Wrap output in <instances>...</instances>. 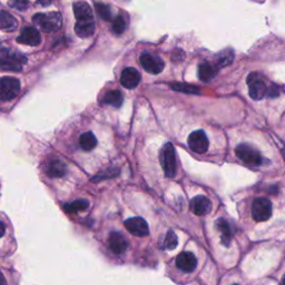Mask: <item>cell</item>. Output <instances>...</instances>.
Returning a JSON list of instances; mask_svg holds the SVG:
<instances>
[{"label":"cell","instance_id":"1","mask_svg":"<svg viewBox=\"0 0 285 285\" xmlns=\"http://www.w3.org/2000/svg\"><path fill=\"white\" fill-rule=\"evenodd\" d=\"M27 63V58L4 45H0V69L9 71H21Z\"/></svg>","mask_w":285,"mask_h":285},{"label":"cell","instance_id":"2","mask_svg":"<svg viewBox=\"0 0 285 285\" xmlns=\"http://www.w3.org/2000/svg\"><path fill=\"white\" fill-rule=\"evenodd\" d=\"M32 21L36 25L40 27L42 30L46 32H53L57 31L62 28L63 26V17L60 12L53 11V12H47V14H36L32 17Z\"/></svg>","mask_w":285,"mask_h":285},{"label":"cell","instance_id":"3","mask_svg":"<svg viewBox=\"0 0 285 285\" xmlns=\"http://www.w3.org/2000/svg\"><path fill=\"white\" fill-rule=\"evenodd\" d=\"M159 160L167 177H174L176 174V154L172 142H167L160 151Z\"/></svg>","mask_w":285,"mask_h":285},{"label":"cell","instance_id":"4","mask_svg":"<svg viewBox=\"0 0 285 285\" xmlns=\"http://www.w3.org/2000/svg\"><path fill=\"white\" fill-rule=\"evenodd\" d=\"M249 94L252 99L261 100L268 93V84L263 77L257 73H252L248 77Z\"/></svg>","mask_w":285,"mask_h":285},{"label":"cell","instance_id":"5","mask_svg":"<svg viewBox=\"0 0 285 285\" xmlns=\"http://www.w3.org/2000/svg\"><path fill=\"white\" fill-rule=\"evenodd\" d=\"M235 153L236 156L246 165L260 166L263 163V158L260 152L249 144H239L236 147Z\"/></svg>","mask_w":285,"mask_h":285},{"label":"cell","instance_id":"6","mask_svg":"<svg viewBox=\"0 0 285 285\" xmlns=\"http://www.w3.org/2000/svg\"><path fill=\"white\" fill-rule=\"evenodd\" d=\"M21 90V82L12 77L0 78V101L14 99Z\"/></svg>","mask_w":285,"mask_h":285},{"label":"cell","instance_id":"7","mask_svg":"<svg viewBox=\"0 0 285 285\" xmlns=\"http://www.w3.org/2000/svg\"><path fill=\"white\" fill-rule=\"evenodd\" d=\"M272 215V204L268 198H256L252 205V216L256 222H264Z\"/></svg>","mask_w":285,"mask_h":285},{"label":"cell","instance_id":"8","mask_svg":"<svg viewBox=\"0 0 285 285\" xmlns=\"http://www.w3.org/2000/svg\"><path fill=\"white\" fill-rule=\"evenodd\" d=\"M140 64L147 73L157 75L164 69L165 64L160 57L155 56L150 53H144L140 55Z\"/></svg>","mask_w":285,"mask_h":285},{"label":"cell","instance_id":"9","mask_svg":"<svg viewBox=\"0 0 285 285\" xmlns=\"http://www.w3.org/2000/svg\"><path fill=\"white\" fill-rule=\"evenodd\" d=\"M187 144L194 153L197 154H203L209 150V138L203 131L193 132L187 139Z\"/></svg>","mask_w":285,"mask_h":285},{"label":"cell","instance_id":"10","mask_svg":"<svg viewBox=\"0 0 285 285\" xmlns=\"http://www.w3.org/2000/svg\"><path fill=\"white\" fill-rule=\"evenodd\" d=\"M124 224L127 231L135 236L142 237L150 234V228H148V224L146 223L145 219H142L141 217H133V218L126 219Z\"/></svg>","mask_w":285,"mask_h":285},{"label":"cell","instance_id":"11","mask_svg":"<svg viewBox=\"0 0 285 285\" xmlns=\"http://www.w3.org/2000/svg\"><path fill=\"white\" fill-rule=\"evenodd\" d=\"M17 42L19 44L27 45V46H38L42 43V36L36 28L26 27L17 37Z\"/></svg>","mask_w":285,"mask_h":285},{"label":"cell","instance_id":"12","mask_svg":"<svg viewBox=\"0 0 285 285\" xmlns=\"http://www.w3.org/2000/svg\"><path fill=\"white\" fill-rule=\"evenodd\" d=\"M108 246L113 253L120 255L127 250L128 242L119 232H112L108 237Z\"/></svg>","mask_w":285,"mask_h":285},{"label":"cell","instance_id":"13","mask_svg":"<svg viewBox=\"0 0 285 285\" xmlns=\"http://www.w3.org/2000/svg\"><path fill=\"white\" fill-rule=\"evenodd\" d=\"M176 265L177 268L185 272V273H191L197 267V260L195 255L191 252H183L176 257Z\"/></svg>","mask_w":285,"mask_h":285},{"label":"cell","instance_id":"14","mask_svg":"<svg viewBox=\"0 0 285 285\" xmlns=\"http://www.w3.org/2000/svg\"><path fill=\"white\" fill-rule=\"evenodd\" d=\"M140 82V75L137 69L133 67H127L121 71L120 84L127 89H133L138 86Z\"/></svg>","mask_w":285,"mask_h":285},{"label":"cell","instance_id":"15","mask_svg":"<svg viewBox=\"0 0 285 285\" xmlns=\"http://www.w3.org/2000/svg\"><path fill=\"white\" fill-rule=\"evenodd\" d=\"M191 210L194 214H196L198 216H203L209 214L212 210V203L209 197L204 195L195 196L191 200Z\"/></svg>","mask_w":285,"mask_h":285},{"label":"cell","instance_id":"16","mask_svg":"<svg viewBox=\"0 0 285 285\" xmlns=\"http://www.w3.org/2000/svg\"><path fill=\"white\" fill-rule=\"evenodd\" d=\"M45 172L49 177H63L67 173V166L60 159L51 158L45 165Z\"/></svg>","mask_w":285,"mask_h":285},{"label":"cell","instance_id":"17","mask_svg":"<svg viewBox=\"0 0 285 285\" xmlns=\"http://www.w3.org/2000/svg\"><path fill=\"white\" fill-rule=\"evenodd\" d=\"M95 22L94 18L89 19H80V21H77L75 25V31L76 35L82 38H87L94 35L95 32Z\"/></svg>","mask_w":285,"mask_h":285},{"label":"cell","instance_id":"18","mask_svg":"<svg viewBox=\"0 0 285 285\" xmlns=\"http://www.w3.org/2000/svg\"><path fill=\"white\" fill-rule=\"evenodd\" d=\"M216 229L217 231L221 233V239L222 243L229 248L231 241H232V230L229 222L224 218H219L216 221Z\"/></svg>","mask_w":285,"mask_h":285},{"label":"cell","instance_id":"19","mask_svg":"<svg viewBox=\"0 0 285 285\" xmlns=\"http://www.w3.org/2000/svg\"><path fill=\"white\" fill-rule=\"evenodd\" d=\"M18 26L17 19L10 15L9 12L5 10H0V30L3 31H14Z\"/></svg>","mask_w":285,"mask_h":285},{"label":"cell","instance_id":"20","mask_svg":"<svg viewBox=\"0 0 285 285\" xmlns=\"http://www.w3.org/2000/svg\"><path fill=\"white\" fill-rule=\"evenodd\" d=\"M74 14L77 21L80 19H89L93 17V10L86 2H76L74 4Z\"/></svg>","mask_w":285,"mask_h":285},{"label":"cell","instance_id":"21","mask_svg":"<svg viewBox=\"0 0 285 285\" xmlns=\"http://www.w3.org/2000/svg\"><path fill=\"white\" fill-rule=\"evenodd\" d=\"M123 101H124V97H123V94L119 90H109L103 98L104 104H107V105L113 107H120Z\"/></svg>","mask_w":285,"mask_h":285},{"label":"cell","instance_id":"22","mask_svg":"<svg viewBox=\"0 0 285 285\" xmlns=\"http://www.w3.org/2000/svg\"><path fill=\"white\" fill-rule=\"evenodd\" d=\"M216 71L214 69L211 64H200L198 66V77L199 79L204 83L211 82L215 77Z\"/></svg>","mask_w":285,"mask_h":285},{"label":"cell","instance_id":"23","mask_svg":"<svg viewBox=\"0 0 285 285\" xmlns=\"http://www.w3.org/2000/svg\"><path fill=\"white\" fill-rule=\"evenodd\" d=\"M79 145L84 151H92L97 146V139L92 132H86L80 135Z\"/></svg>","mask_w":285,"mask_h":285},{"label":"cell","instance_id":"24","mask_svg":"<svg viewBox=\"0 0 285 285\" xmlns=\"http://www.w3.org/2000/svg\"><path fill=\"white\" fill-rule=\"evenodd\" d=\"M88 206H89V202L87 199H77L75 202L65 204L64 210L65 212H67L69 214H74V213L85 211L86 209H88Z\"/></svg>","mask_w":285,"mask_h":285},{"label":"cell","instance_id":"25","mask_svg":"<svg viewBox=\"0 0 285 285\" xmlns=\"http://www.w3.org/2000/svg\"><path fill=\"white\" fill-rule=\"evenodd\" d=\"M172 89L176 90V92H180L184 94H191V95H195L199 93V88L191 85V84H182V83H173L171 84Z\"/></svg>","mask_w":285,"mask_h":285},{"label":"cell","instance_id":"26","mask_svg":"<svg viewBox=\"0 0 285 285\" xmlns=\"http://www.w3.org/2000/svg\"><path fill=\"white\" fill-rule=\"evenodd\" d=\"M95 8L97 10V12H98V15L100 16L101 19H104V21H111L112 19V9L111 7H109L108 5H105V4H101V3H97L95 5Z\"/></svg>","mask_w":285,"mask_h":285},{"label":"cell","instance_id":"27","mask_svg":"<svg viewBox=\"0 0 285 285\" xmlns=\"http://www.w3.org/2000/svg\"><path fill=\"white\" fill-rule=\"evenodd\" d=\"M126 27H127V23L125 21V18L123 17L121 15L117 16L114 19L112 28H113V31L115 32V34H117V35L123 34V32L125 31Z\"/></svg>","mask_w":285,"mask_h":285},{"label":"cell","instance_id":"28","mask_svg":"<svg viewBox=\"0 0 285 285\" xmlns=\"http://www.w3.org/2000/svg\"><path fill=\"white\" fill-rule=\"evenodd\" d=\"M178 244V238L176 236V234L171 230L167 232V235L165 237V242H164V248L167 250H174L176 249V246Z\"/></svg>","mask_w":285,"mask_h":285},{"label":"cell","instance_id":"29","mask_svg":"<svg viewBox=\"0 0 285 285\" xmlns=\"http://www.w3.org/2000/svg\"><path fill=\"white\" fill-rule=\"evenodd\" d=\"M216 60L219 66H226V65L231 64L233 60V51L230 49L222 51V53L217 56Z\"/></svg>","mask_w":285,"mask_h":285},{"label":"cell","instance_id":"30","mask_svg":"<svg viewBox=\"0 0 285 285\" xmlns=\"http://www.w3.org/2000/svg\"><path fill=\"white\" fill-rule=\"evenodd\" d=\"M8 5L17 10H26L28 8L29 2L28 0H8Z\"/></svg>","mask_w":285,"mask_h":285},{"label":"cell","instance_id":"31","mask_svg":"<svg viewBox=\"0 0 285 285\" xmlns=\"http://www.w3.org/2000/svg\"><path fill=\"white\" fill-rule=\"evenodd\" d=\"M116 175H118V171H108L106 172L104 175H97L96 177H94L93 180H101V179H106V178H111L116 176Z\"/></svg>","mask_w":285,"mask_h":285},{"label":"cell","instance_id":"32","mask_svg":"<svg viewBox=\"0 0 285 285\" xmlns=\"http://www.w3.org/2000/svg\"><path fill=\"white\" fill-rule=\"evenodd\" d=\"M267 94H271V96L272 97H276V96H278V90H277V86L276 85H272V87H271V89H269L268 88V93Z\"/></svg>","mask_w":285,"mask_h":285},{"label":"cell","instance_id":"33","mask_svg":"<svg viewBox=\"0 0 285 285\" xmlns=\"http://www.w3.org/2000/svg\"><path fill=\"white\" fill-rule=\"evenodd\" d=\"M38 4H40L42 6H49L54 0H36Z\"/></svg>","mask_w":285,"mask_h":285},{"label":"cell","instance_id":"34","mask_svg":"<svg viewBox=\"0 0 285 285\" xmlns=\"http://www.w3.org/2000/svg\"><path fill=\"white\" fill-rule=\"evenodd\" d=\"M5 232H6V226L2 221H0V237H3L5 235Z\"/></svg>","mask_w":285,"mask_h":285},{"label":"cell","instance_id":"35","mask_svg":"<svg viewBox=\"0 0 285 285\" xmlns=\"http://www.w3.org/2000/svg\"><path fill=\"white\" fill-rule=\"evenodd\" d=\"M0 285H7V281H6V278L2 272H0Z\"/></svg>","mask_w":285,"mask_h":285},{"label":"cell","instance_id":"36","mask_svg":"<svg viewBox=\"0 0 285 285\" xmlns=\"http://www.w3.org/2000/svg\"><path fill=\"white\" fill-rule=\"evenodd\" d=\"M234 285H239V284H234Z\"/></svg>","mask_w":285,"mask_h":285}]
</instances>
